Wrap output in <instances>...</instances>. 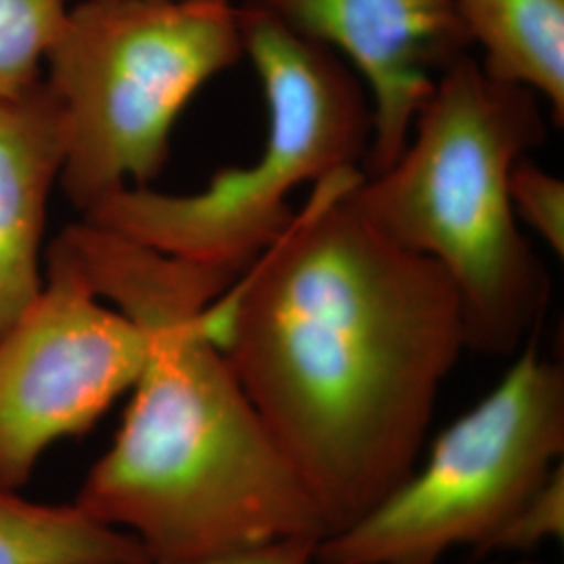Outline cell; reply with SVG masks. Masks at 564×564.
Returning <instances> with one entry per match:
<instances>
[{"mask_svg":"<svg viewBox=\"0 0 564 564\" xmlns=\"http://www.w3.org/2000/svg\"><path fill=\"white\" fill-rule=\"evenodd\" d=\"M239 23L268 102L260 160L188 195L123 186L82 214L163 256L237 276L293 223L289 195L356 167L370 139V102L345 61L256 4H239Z\"/></svg>","mask_w":564,"mask_h":564,"instance_id":"cell-4","label":"cell"},{"mask_svg":"<svg viewBox=\"0 0 564 564\" xmlns=\"http://www.w3.org/2000/svg\"><path fill=\"white\" fill-rule=\"evenodd\" d=\"M0 564H151L130 533L0 484Z\"/></svg>","mask_w":564,"mask_h":564,"instance_id":"cell-11","label":"cell"},{"mask_svg":"<svg viewBox=\"0 0 564 564\" xmlns=\"http://www.w3.org/2000/svg\"><path fill=\"white\" fill-rule=\"evenodd\" d=\"M330 48L370 93L366 176L402 155L424 101L473 42L456 0H242Z\"/></svg>","mask_w":564,"mask_h":564,"instance_id":"cell-8","label":"cell"},{"mask_svg":"<svg viewBox=\"0 0 564 564\" xmlns=\"http://www.w3.org/2000/svg\"><path fill=\"white\" fill-rule=\"evenodd\" d=\"M563 452V366L540 354L533 335L502 381L435 440L423 468L324 538L314 561L437 564L456 545L481 547Z\"/></svg>","mask_w":564,"mask_h":564,"instance_id":"cell-6","label":"cell"},{"mask_svg":"<svg viewBox=\"0 0 564 564\" xmlns=\"http://www.w3.org/2000/svg\"><path fill=\"white\" fill-rule=\"evenodd\" d=\"M564 535V466L556 464L481 547L491 552H529Z\"/></svg>","mask_w":564,"mask_h":564,"instance_id":"cell-13","label":"cell"},{"mask_svg":"<svg viewBox=\"0 0 564 564\" xmlns=\"http://www.w3.org/2000/svg\"><path fill=\"white\" fill-rule=\"evenodd\" d=\"M242 57L235 0L69 7L42 69L65 126L67 199L86 214L123 186H149L186 102Z\"/></svg>","mask_w":564,"mask_h":564,"instance_id":"cell-5","label":"cell"},{"mask_svg":"<svg viewBox=\"0 0 564 564\" xmlns=\"http://www.w3.org/2000/svg\"><path fill=\"white\" fill-rule=\"evenodd\" d=\"M69 0H0V99L42 80L44 59Z\"/></svg>","mask_w":564,"mask_h":564,"instance_id":"cell-12","label":"cell"},{"mask_svg":"<svg viewBox=\"0 0 564 564\" xmlns=\"http://www.w3.org/2000/svg\"><path fill=\"white\" fill-rule=\"evenodd\" d=\"M147 354V330L53 242L41 295L0 337V484L20 491L53 445L99 423Z\"/></svg>","mask_w":564,"mask_h":564,"instance_id":"cell-7","label":"cell"},{"mask_svg":"<svg viewBox=\"0 0 564 564\" xmlns=\"http://www.w3.org/2000/svg\"><path fill=\"white\" fill-rule=\"evenodd\" d=\"M468 39L496 80L542 97L564 123V0H456Z\"/></svg>","mask_w":564,"mask_h":564,"instance_id":"cell-10","label":"cell"},{"mask_svg":"<svg viewBox=\"0 0 564 564\" xmlns=\"http://www.w3.org/2000/svg\"><path fill=\"white\" fill-rule=\"evenodd\" d=\"M63 162V116L44 80L0 99V337L41 295L46 209Z\"/></svg>","mask_w":564,"mask_h":564,"instance_id":"cell-9","label":"cell"},{"mask_svg":"<svg viewBox=\"0 0 564 564\" xmlns=\"http://www.w3.org/2000/svg\"><path fill=\"white\" fill-rule=\"evenodd\" d=\"M544 139L540 97L466 55L440 76L402 155L347 191L389 241L444 268L466 349L512 356L542 321L550 279L517 223L510 172Z\"/></svg>","mask_w":564,"mask_h":564,"instance_id":"cell-3","label":"cell"},{"mask_svg":"<svg viewBox=\"0 0 564 564\" xmlns=\"http://www.w3.org/2000/svg\"><path fill=\"white\" fill-rule=\"evenodd\" d=\"M314 564H324V563H316V561H314ZM519 564H531V563H519Z\"/></svg>","mask_w":564,"mask_h":564,"instance_id":"cell-16","label":"cell"},{"mask_svg":"<svg viewBox=\"0 0 564 564\" xmlns=\"http://www.w3.org/2000/svg\"><path fill=\"white\" fill-rule=\"evenodd\" d=\"M209 289L188 276L151 282L126 303L149 335L147 362L74 502L130 533L151 564L326 538L300 475L209 337Z\"/></svg>","mask_w":564,"mask_h":564,"instance_id":"cell-2","label":"cell"},{"mask_svg":"<svg viewBox=\"0 0 564 564\" xmlns=\"http://www.w3.org/2000/svg\"><path fill=\"white\" fill-rule=\"evenodd\" d=\"M351 167L302 212L203 323L316 506L326 538L410 477L464 339L440 263L364 220Z\"/></svg>","mask_w":564,"mask_h":564,"instance_id":"cell-1","label":"cell"},{"mask_svg":"<svg viewBox=\"0 0 564 564\" xmlns=\"http://www.w3.org/2000/svg\"><path fill=\"white\" fill-rule=\"evenodd\" d=\"M316 545L318 544L305 542V540H286V542H274V544L260 545L242 552H228L218 556L197 558V561L155 564H314Z\"/></svg>","mask_w":564,"mask_h":564,"instance_id":"cell-15","label":"cell"},{"mask_svg":"<svg viewBox=\"0 0 564 564\" xmlns=\"http://www.w3.org/2000/svg\"><path fill=\"white\" fill-rule=\"evenodd\" d=\"M510 202L514 216L563 260L564 182L523 158L510 172Z\"/></svg>","mask_w":564,"mask_h":564,"instance_id":"cell-14","label":"cell"}]
</instances>
